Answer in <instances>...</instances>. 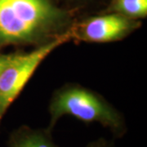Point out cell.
<instances>
[{
    "instance_id": "7",
    "label": "cell",
    "mask_w": 147,
    "mask_h": 147,
    "mask_svg": "<svg viewBox=\"0 0 147 147\" xmlns=\"http://www.w3.org/2000/svg\"><path fill=\"white\" fill-rule=\"evenodd\" d=\"M86 147H116L113 142H109L105 139L100 138L96 141L90 142Z\"/></svg>"
},
{
    "instance_id": "2",
    "label": "cell",
    "mask_w": 147,
    "mask_h": 147,
    "mask_svg": "<svg viewBox=\"0 0 147 147\" xmlns=\"http://www.w3.org/2000/svg\"><path fill=\"white\" fill-rule=\"evenodd\" d=\"M49 113L47 129L51 131L63 115L73 116L87 123H99L116 137L123 136L127 130L124 118L119 110L100 95L79 86L65 87L54 95Z\"/></svg>"
},
{
    "instance_id": "1",
    "label": "cell",
    "mask_w": 147,
    "mask_h": 147,
    "mask_svg": "<svg viewBox=\"0 0 147 147\" xmlns=\"http://www.w3.org/2000/svg\"><path fill=\"white\" fill-rule=\"evenodd\" d=\"M69 21L52 0H0V47L47 42L68 30Z\"/></svg>"
},
{
    "instance_id": "6",
    "label": "cell",
    "mask_w": 147,
    "mask_h": 147,
    "mask_svg": "<svg viewBox=\"0 0 147 147\" xmlns=\"http://www.w3.org/2000/svg\"><path fill=\"white\" fill-rule=\"evenodd\" d=\"M112 9L128 18H141L146 16L147 0H115Z\"/></svg>"
},
{
    "instance_id": "4",
    "label": "cell",
    "mask_w": 147,
    "mask_h": 147,
    "mask_svg": "<svg viewBox=\"0 0 147 147\" xmlns=\"http://www.w3.org/2000/svg\"><path fill=\"white\" fill-rule=\"evenodd\" d=\"M136 19L118 13L91 17L70 28L71 37L80 41L106 42L120 40L140 26Z\"/></svg>"
},
{
    "instance_id": "8",
    "label": "cell",
    "mask_w": 147,
    "mask_h": 147,
    "mask_svg": "<svg viewBox=\"0 0 147 147\" xmlns=\"http://www.w3.org/2000/svg\"><path fill=\"white\" fill-rule=\"evenodd\" d=\"M16 53L8 54V55H0V73L5 68V66L11 61V60L15 57Z\"/></svg>"
},
{
    "instance_id": "3",
    "label": "cell",
    "mask_w": 147,
    "mask_h": 147,
    "mask_svg": "<svg viewBox=\"0 0 147 147\" xmlns=\"http://www.w3.org/2000/svg\"><path fill=\"white\" fill-rule=\"evenodd\" d=\"M72 38L70 28L26 54H16L0 73V124L11 104L24 88L35 69L57 47Z\"/></svg>"
},
{
    "instance_id": "5",
    "label": "cell",
    "mask_w": 147,
    "mask_h": 147,
    "mask_svg": "<svg viewBox=\"0 0 147 147\" xmlns=\"http://www.w3.org/2000/svg\"><path fill=\"white\" fill-rule=\"evenodd\" d=\"M52 131L47 128H32L23 125L11 131L8 147H60L53 141Z\"/></svg>"
}]
</instances>
